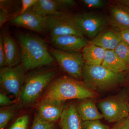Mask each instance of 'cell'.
<instances>
[{"instance_id": "30bf717a", "label": "cell", "mask_w": 129, "mask_h": 129, "mask_svg": "<svg viewBox=\"0 0 129 129\" xmlns=\"http://www.w3.org/2000/svg\"><path fill=\"white\" fill-rule=\"evenodd\" d=\"M48 17L36 13L30 8L24 14L11 20V22L13 25L41 33L47 29Z\"/></svg>"}, {"instance_id": "d4e9b609", "label": "cell", "mask_w": 129, "mask_h": 129, "mask_svg": "<svg viewBox=\"0 0 129 129\" xmlns=\"http://www.w3.org/2000/svg\"><path fill=\"white\" fill-rule=\"evenodd\" d=\"M82 129H110L107 126L102 123L99 120H95L83 122Z\"/></svg>"}, {"instance_id": "1f68e13d", "label": "cell", "mask_w": 129, "mask_h": 129, "mask_svg": "<svg viewBox=\"0 0 129 129\" xmlns=\"http://www.w3.org/2000/svg\"><path fill=\"white\" fill-rule=\"evenodd\" d=\"M128 80L129 82V73L128 75Z\"/></svg>"}, {"instance_id": "7c38bea8", "label": "cell", "mask_w": 129, "mask_h": 129, "mask_svg": "<svg viewBox=\"0 0 129 129\" xmlns=\"http://www.w3.org/2000/svg\"><path fill=\"white\" fill-rule=\"evenodd\" d=\"M65 102L43 99L38 106L37 115L45 121L55 122L60 118L64 108Z\"/></svg>"}, {"instance_id": "7402d4cb", "label": "cell", "mask_w": 129, "mask_h": 129, "mask_svg": "<svg viewBox=\"0 0 129 129\" xmlns=\"http://www.w3.org/2000/svg\"><path fill=\"white\" fill-rule=\"evenodd\" d=\"M31 129H56L55 122L45 121L37 114L35 118Z\"/></svg>"}, {"instance_id": "d6986e66", "label": "cell", "mask_w": 129, "mask_h": 129, "mask_svg": "<svg viewBox=\"0 0 129 129\" xmlns=\"http://www.w3.org/2000/svg\"><path fill=\"white\" fill-rule=\"evenodd\" d=\"M76 108L83 122L99 120L104 118L98 111L94 102L92 100H86L81 102Z\"/></svg>"}, {"instance_id": "83f0119b", "label": "cell", "mask_w": 129, "mask_h": 129, "mask_svg": "<svg viewBox=\"0 0 129 129\" xmlns=\"http://www.w3.org/2000/svg\"><path fill=\"white\" fill-rule=\"evenodd\" d=\"M6 66V54L3 40L1 34L0 36V67L3 68Z\"/></svg>"}, {"instance_id": "8fae6325", "label": "cell", "mask_w": 129, "mask_h": 129, "mask_svg": "<svg viewBox=\"0 0 129 129\" xmlns=\"http://www.w3.org/2000/svg\"><path fill=\"white\" fill-rule=\"evenodd\" d=\"M75 5L72 0H37L30 9L41 16L48 17L63 12Z\"/></svg>"}, {"instance_id": "9a60e30c", "label": "cell", "mask_w": 129, "mask_h": 129, "mask_svg": "<svg viewBox=\"0 0 129 129\" xmlns=\"http://www.w3.org/2000/svg\"><path fill=\"white\" fill-rule=\"evenodd\" d=\"M6 54V66H17L21 58L18 46L11 36L7 30L1 33Z\"/></svg>"}, {"instance_id": "d6a6232c", "label": "cell", "mask_w": 129, "mask_h": 129, "mask_svg": "<svg viewBox=\"0 0 129 129\" xmlns=\"http://www.w3.org/2000/svg\"><path fill=\"white\" fill-rule=\"evenodd\" d=\"M128 118H129V116Z\"/></svg>"}, {"instance_id": "cb8c5ba5", "label": "cell", "mask_w": 129, "mask_h": 129, "mask_svg": "<svg viewBox=\"0 0 129 129\" xmlns=\"http://www.w3.org/2000/svg\"><path fill=\"white\" fill-rule=\"evenodd\" d=\"M29 121L28 115H24L18 118L9 129H27Z\"/></svg>"}, {"instance_id": "9c48e42d", "label": "cell", "mask_w": 129, "mask_h": 129, "mask_svg": "<svg viewBox=\"0 0 129 129\" xmlns=\"http://www.w3.org/2000/svg\"><path fill=\"white\" fill-rule=\"evenodd\" d=\"M75 20L84 36L94 39L102 32L108 19L101 14L82 13L75 15Z\"/></svg>"}, {"instance_id": "277c9868", "label": "cell", "mask_w": 129, "mask_h": 129, "mask_svg": "<svg viewBox=\"0 0 129 129\" xmlns=\"http://www.w3.org/2000/svg\"><path fill=\"white\" fill-rule=\"evenodd\" d=\"M56 70H41L25 77L20 95L21 102L28 104L35 101L41 94L56 74Z\"/></svg>"}, {"instance_id": "3957f363", "label": "cell", "mask_w": 129, "mask_h": 129, "mask_svg": "<svg viewBox=\"0 0 129 129\" xmlns=\"http://www.w3.org/2000/svg\"><path fill=\"white\" fill-rule=\"evenodd\" d=\"M82 78L85 83L91 90L105 91L119 85L124 80L122 73L112 72L102 65L85 64Z\"/></svg>"}, {"instance_id": "6da1fadb", "label": "cell", "mask_w": 129, "mask_h": 129, "mask_svg": "<svg viewBox=\"0 0 129 129\" xmlns=\"http://www.w3.org/2000/svg\"><path fill=\"white\" fill-rule=\"evenodd\" d=\"M17 38L21 47L22 64L25 70L49 65L55 61L44 41L28 34H20Z\"/></svg>"}, {"instance_id": "5bb4252c", "label": "cell", "mask_w": 129, "mask_h": 129, "mask_svg": "<svg viewBox=\"0 0 129 129\" xmlns=\"http://www.w3.org/2000/svg\"><path fill=\"white\" fill-rule=\"evenodd\" d=\"M108 22L119 32L129 29V7L123 4L111 6Z\"/></svg>"}, {"instance_id": "603a6c76", "label": "cell", "mask_w": 129, "mask_h": 129, "mask_svg": "<svg viewBox=\"0 0 129 129\" xmlns=\"http://www.w3.org/2000/svg\"><path fill=\"white\" fill-rule=\"evenodd\" d=\"M14 113L12 108L1 109L0 111V129H4L11 119Z\"/></svg>"}, {"instance_id": "ba28073f", "label": "cell", "mask_w": 129, "mask_h": 129, "mask_svg": "<svg viewBox=\"0 0 129 129\" xmlns=\"http://www.w3.org/2000/svg\"><path fill=\"white\" fill-rule=\"evenodd\" d=\"M22 65L1 68V86L16 98L20 97L25 76Z\"/></svg>"}, {"instance_id": "f546056e", "label": "cell", "mask_w": 129, "mask_h": 129, "mask_svg": "<svg viewBox=\"0 0 129 129\" xmlns=\"http://www.w3.org/2000/svg\"><path fill=\"white\" fill-rule=\"evenodd\" d=\"M13 101L5 94H0V105L1 106H8L13 103Z\"/></svg>"}, {"instance_id": "484cf974", "label": "cell", "mask_w": 129, "mask_h": 129, "mask_svg": "<svg viewBox=\"0 0 129 129\" xmlns=\"http://www.w3.org/2000/svg\"><path fill=\"white\" fill-rule=\"evenodd\" d=\"M82 2L86 6L90 8H101L106 5V2L103 0H83Z\"/></svg>"}, {"instance_id": "ac0fdd59", "label": "cell", "mask_w": 129, "mask_h": 129, "mask_svg": "<svg viewBox=\"0 0 129 129\" xmlns=\"http://www.w3.org/2000/svg\"><path fill=\"white\" fill-rule=\"evenodd\" d=\"M106 51L104 48L89 43L83 48L82 52L85 64L102 65Z\"/></svg>"}, {"instance_id": "8992f818", "label": "cell", "mask_w": 129, "mask_h": 129, "mask_svg": "<svg viewBox=\"0 0 129 129\" xmlns=\"http://www.w3.org/2000/svg\"><path fill=\"white\" fill-rule=\"evenodd\" d=\"M49 50L64 72L77 79L82 78L85 62L82 53L64 51L53 48Z\"/></svg>"}, {"instance_id": "5b68a950", "label": "cell", "mask_w": 129, "mask_h": 129, "mask_svg": "<svg viewBox=\"0 0 129 129\" xmlns=\"http://www.w3.org/2000/svg\"><path fill=\"white\" fill-rule=\"evenodd\" d=\"M98 106L103 117L108 122H117L129 117V103L126 91L102 100L99 102Z\"/></svg>"}, {"instance_id": "4316f807", "label": "cell", "mask_w": 129, "mask_h": 129, "mask_svg": "<svg viewBox=\"0 0 129 129\" xmlns=\"http://www.w3.org/2000/svg\"><path fill=\"white\" fill-rule=\"evenodd\" d=\"M37 0H22L19 15L24 14L37 2Z\"/></svg>"}, {"instance_id": "ffe728a7", "label": "cell", "mask_w": 129, "mask_h": 129, "mask_svg": "<svg viewBox=\"0 0 129 129\" xmlns=\"http://www.w3.org/2000/svg\"><path fill=\"white\" fill-rule=\"evenodd\" d=\"M102 65L117 74L123 73L129 69V67L120 59L115 51L111 50L106 51Z\"/></svg>"}, {"instance_id": "f1b7e54d", "label": "cell", "mask_w": 129, "mask_h": 129, "mask_svg": "<svg viewBox=\"0 0 129 129\" xmlns=\"http://www.w3.org/2000/svg\"><path fill=\"white\" fill-rule=\"evenodd\" d=\"M116 122L112 129H129L128 117Z\"/></svg>"}, {"instance_id": "4dcf8cb0", "label": "cell", "mask_w": 129, "mask_h": 129, "mask_svg": "<svg viewBox=\"0 0 129 129\" xmlns=\"http://www.w3.org/2000/svg\"><path fill=\"white\" fill-rule=\"evenodd\" d=\"M122 40L129 44V29L120 32Z\"/></svg>"}, {"instance_id": "2e32d148", "label": "cell", "mask_w": 129, "mask_h": 129, "mask_svg": "<svg viewBox=\"0 0 129 129\" xmlns=\"http://www.w3.org/2000/svg\"><path fill=\"white\" fill-rule=\"evenodd\" d=\"M122 40L120 32L108 30L101 32L89 43L101 47L106 50H114Z\"/></svg>"}, {"instance_id": "4fadbf2b", "label": "cell", "mask_w": 129, "mask_h": 129, "mask_svg": "<svg viewBox=\"0 0 129 129\" xmlns=\"http://www.w3.org/2000/svg\"><path fill=\"white\" fill-rule=\"evenodd\" d=\"M51 40L58 50L64 51H79L89 42L84 36L74 35L52 36Z\"/></svg>"}, {"instance_id": "52a82bcc", "label": "cell", "mask_w": 129, "mask_h": 129, "mask_svg": "<svg viewBox=\"0 0 129 129\" xmlns=\"http://www.w3.org/2000/svg\"><path fill=\"white\" fill-rule=\"evenodd\" d=\"M47 29L49 30L51 37L66 35L84 36L75 15L64 12L48 16Z\"/></svg>"}, {"instance_id": "e0dca14e", "label": "cell", "mask_w": 129, "mask_h": 129, "mask_svg": "<svg viewBox=\"0 0 129 129\" xmlns=\"http://www.w3.org/2000/svg\"><path fill=\"white\" fill-rule=\"evenodd\" d=\"M83 122L76 106L70 104L64 107L60 117L59 125L61 129H82Z\"/></svg>"}, {"instance_id": "44dd1931", "label": "cell", "mask_w": 129, "mask_h": 129, "mask_svg": "<svg viewBox=\"0 0 129 129\" xmlns=\"http://www.w3.org/2000/svg\"><path fill=\"white\" fill-rule=\"evenodd\" d=\"M114 51L120 59L129 67V44L122 40Z\"/></svg>"}, {"instance_id": "7a4b0ae2", "label": "cell", "mask_w": 129, "mask_h": 129, "mask_svg": "<svg viewBox=\"0 0 129 129\" xmlns=\"http://www.w3.org/2000/svg\"><path fill=\"white\" fill-rule=\"evenodd\" d=\"M96 94L85 84L67 78L56 80L50 86L43 99L65 101L72 99L94 98Z\"/></svg>"}]
</instances>
